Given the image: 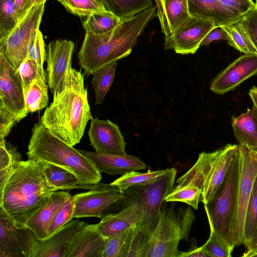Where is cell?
Returning a JSON list of instances; mask_svg holds the SVG:
<instances>
[{"label": "cell", "instance_id": "1", "mask_svg": "<svg viewBox=\"0 0 257 257\" xmlns=\"http://www.w3.org/2000/svg\"><path fill=\"white\" fill-rule=\"evenodd\" d=\"M157 14L152 6L120 23L114 29L101 34L85 32L77 57L85 73L92 75L101 67L127 57L138 43L148 24Z\"/></svg>", "mask_w": 257, "mask_h": 257}, {"label": "cell", "instance_id": "2", "mask_svg": "<svg viewBox=\"0 0 257 257\" xmlns=\"http://www.w3.org/2000/svg\"><path fill=\"white\" fill-rule=\"evenodd\" d=\"M44 164L29 159L20 161L0 195V210L18 227H26L50 194L57 191L46 180Z\"/></svg>", "mask_w": 257, "mask_h": 257}, {"label": "cell", "instance_id": "3", "mask_svg": "<svg viewBox=\"0 0 257 257\" xmlns=\"http://www.w3.org/2000/svg\"><path fill=\"white\" fill-rule=\"evenodd\" d=\"M92 118L84 74L72 67L66 87L53 96L40 119L54 136L73 147L80 142L88 121Z\"/></svg>", "mask_w": 257, "mask_h": 257}, {"label": "cell", "instance_id": "4", "mask_svg": "<svg viewBox=\"0 0 257 257\" xmlns=\"http://www.w3.org/2000/svg\"><path fill=\"white\" fill-rule=\"evenodd\" d=\"M28 159L53 164L73 173L81 183H99L101 173L76 149L54 136L40 119L34 124L27 153Z\"/></svg>", "mask_w": 257, "mask_h": 257}, {"label": "cell", "instance_id": "5", "mask_svg": "<svg viewBox=\"0 0 257 257\" xmlns=\"http://www.w3.org/2000/svg\"><path fill=\"white\" fill-rule=\"evenodd\" d=\"M238 145L227 144L212 152H202L196 162L177 179L175 187L193 185L201 190L200 201L209 202L223 182Z\"/></svg>", "mask_w": 257, "mask_h": 257}, {"label": "cell", "instance_id": "6", "mask_svg": "<svg viewBox=\"0 0 257 257\" xmlns=\"http://www.w3.org/2000/svg\"><path fill=\"white\" fill-rule=\"evenodd\" d=\"M195 215L190 207L174 205L162 209L149 241L147 257H179L181 239L188 240Z\"/></svg>", "mask_w": 257, "mask_h": 257}, {"label": "cell", "instance_id": "7", "mask_svg": "<svg viewBox=\"0 0 257 257\" xmlns=\"http://www.w3.org/2000/svg\"><path fill=\"white\" fill-rule=\"evenodd\" d=\"M240 171V157L238 147L223 182L211 200L204 204L208 222L232 248L230 235L235 216Z\"/></svg>", "mask_w": 257, "mask_h": 257}, {"label": "cell", "instance_id": "8", "mask_svg": "<svg viewBox=\"0 0 257 257\" xmlns=\"http://www.w3.org/2000/svg\"><path fill=\"white\" fill-rule=\"evenodd\" d=\"M46 1L31 7L8 35L0 40V52L16 69L27 59L30 44L39 30Z\"/></svg>", "mask_w": 257, "mask_h": 257}, {"label": "cell", "instance_id": "9", "mask_svg": "<svg viewBox=\"0 0 257 257\" xmlns=\"http://www.w3.org/2000/svg\"><path fill=\"white\" fill-rule=\"evenodd\" d=\"M240 171L238 181L235 216L230 241L233 248L242 244L246 210L257 176V148L238 145Z\"/></svg>", "mask_w": 257, "mask_h": 257}, {"label": "cell", "instance_id": "10", "mask_svg": "<svg viewBox=\"0 0 257 257\" xmlns=\"http://www.w3.org/2000/svg\"><path fill=\"white\" fill-rule=\"evenodd\" d=\"M176 174V169L170 168L153 183L131 186L122 191L129 204L137 203L143 208L146 219L144 222L152 232L158 222L165 198L174 187Z\"/></svg>", "mask_w": 257, "mask_h": 257}, {"label": "cell", "instance_id": "11", "mask_svg": "<svg viewBox=\"0 0 257 257\" xmlns=\"http://www.w3.org/2000/svg\"><path fill=\"white\" fill-rule=\"evenodd\" d=\"M74 43L66 39L50 42L46 48L48 86L53 96L62 92L67 85L72 68Z\"/></svg>", "mask_w": 257, "mask_h": 257}, {"label": "cell", "instance_id": "12", "mask_svg": "<svg viewBox=\"0 0 257 257\" xmlns=\"http://www.w3.org/2000/svg\"><path fill=\"white\" fill-rule=\"evenodd\" d=\"M0 106L11 112L19 122L28 112L25 88L18 69L14 68L0 52Z\"/></svg>", "mask_w": 257, "mask_h": 257}, {"label": "cell", "instance_id": "13", "mask_svg": "<svg viewBox=\"0 0 257 257\" xmlns=\"http://www.w3.org/2000/svg\"><path fill=\"white\" fill-rule=\"evenodd\" d=\"M73 218L95 217L102 218L103 212L115 202L124 199L123 191L110 184L100 183L97 188L73 196Z\"/></svg>", "mask_w": 257, "mask_h": 257}, {"label": "cell", "instance_id": "14", "mask_svg": "<svg viewBox=\"0 0 257 257\" xmlns=\"http://www.w3.org/2000/svg\"><path fill=\"white\" fill-rule=\"evenodd\" d=\"M214 27L213 22L192 16L173 34L165 37L164 49H173L181 55L194 54Z\"/></svg>", "mask_w": 257, "mask_h": 257}, {"label": "cell", "instance_id": "15", "mask_svg": "<svg viewBox=\"0 0 257 257\" xmlns=\"http://www.w3.org/2000/svg\"><path fill=\"white\" fill-rule=\"evenodd\" d=\"M257 74V54H245L218 74L210 84V90L222 95L233 90Z\"/></svg>", "mask_w": 257, "mask_h": 257}, {"label": "cell", "instance_id": "16", "mask_svg": "<svg viewBox=\"0 0 257 257\" xmlns=\"http://www.w3.org/2000/svg\"><path fill=\"white\" fill-rule=\"evenodd\" d=\"M88 135L90 145L95 152L110 155L126 154V143L118 126L108 119L91 120Z\"/></svg>", "mask_w": 257, "mask_h": 257}, {"label": "cell", "instance_id": "17", "mask_svg": "<svg viewBox=\"0 0 257 257\" xmlns=\"http://www.w3.org/2000/svg\"><path fill=\"white\" fill-rule=\"evenodd\" d=\"M32 231L18 227L0 210V257H29Z\"/></svg>", "mask_w": 257, "mask_h": 257}, {"label": "cell", "instance_id": "18", "mask_svg": "<svg viewBox=\"0 0 257 257\" xmlns=\"http://www.w3.org/2000/svg\"><path fill=\"white\" fill-rule=\"evenodd\" d=\"M86 224L74 220L45 239L40 240L35 236L30 257H63L68 244Z\"/></svg>", "mask_w": 257, "mask_h": 257}, {"label": "cell", "instance_id": "19", "mask_svg": "<svg viewBox=\"0 0 257 257\" xmlns=\"http://www.w3.org/2000/svg\"><path fill=\"white\" fill-rule=\"evenodd\" d=\"M83 156L90 159L97 170L111 175H124L133 171L145 170L147 164L140 158L133 155H110L78 150Z\"/></svg>", "mask_w": 257, "mask_h": 257}, {"label": "cell", "instance_id": "20", "mask_svg": "<svg viewBox=\"0 0 257 257\" xmlns=\"http://www.w3.org/2000/svg\"><path fill=\"white\" fill-rule=\"evenodd\" d=\"M105 238L97 224H86L71 240L63 257H101Z\"/></svg>", "mask_w": 257, "mask_h": 257}, {"label": "cell", "instance_id": "21", "mask_svg": "<svg viewBox=\"0 0 257 257\" xmlns=\"http://www.w3.org/2000/svg\"><path fill=\"white\" fill-rule=\"evenodd\" d=\"M145 214L141 206L137 203H132L118 213L103 217L97 224V227L103 236L107 238L145 222Z\"/></svg>", "mask_w": 257, "mask_h": 257}, {"label": "cell", "instance_id": "22", "mask_svg": "<svg viewBox=\"0 0 257 257\" xmlns=\"http://www.w3.org/2000/svg\"><path fill=\"white\" fill-rule=\"evenodd\" d=\"M70 196L68 192L63 191L52 193L45 204L28 221L26 227L33 232L38 239L47 238L48 228L53 217Z\"/></svg>", "mask_w": 257, "mask_h": 257}, {"label": "cell", "instance_id": "23", "mask_svg": "<svg viewBox=\"0 0 257 257\" xmlns=\"http://www.w3.org/2000/svg\"><path fill=\"white\" fill-rule=\"evenodd\" d=\"M161 30L165 37L173 34L192 16L188 7V0H161L156 5Z\"/></svg>", "mask_w": 257, "mask_h": 257}, {"label": "cell", "instance_id": "24", "mask_svg": "<svg viewBox=\"0 0 257 257\" xmlns=\"http://www.w3.org/2000/svg\"><path fill=\"white\" fill-rule=\"evenodd\" d=\"M188 7L192 16L211 21L215 27L242 17L224 7L218 0H188Z\"/></svg>", "mask_w": 257, "mask_h": 257}, {"label": "cell", "instance_id": "25", "mask_svg": "<svg viewBox=\"0 0 257 257\" xmlns=\"http://www.w3.org/2000/svg\"><path fill=\"white\" fill-rule=\"evenodd\" d=\"M44 173L48 183L57 191L74 189L92 190L98 188L100 185L99 183L83 184L69 171L49 163H45Z\"/></svg>", "mask_w": 257, "mask_h": 257}, {"label": "cell", "instance_id": "26", "mask_svg": "<svg viewBox=\"0 0 257 257\" xmlns=\"http://www.w3.org/2000/svg\"><path fill=\"white\" fill-rule=\"evenodd\" d=\"M233 134L239 144L257 148V107L251 109L237 117L232 116Z\"/></svg>", "mask_w": 257, "mask_h": 257}, {"label": "cell", "instance_id": "27", "mask_svg": "<svg viewBox=\"0 0 257 257\" xmlns=\"http://www.w3.org/2000/svg\"><path fill=\"white\" fill-rule=\"evenodd\" d=\"M136 225L105 238V246L101 257H128L133 245Z\"/></svg>", "mask_w": 257, "mask_h": 257}, {"label": "cell", "instance_id": "28", "mask_svg": "<svg viewBox=\"0 0 257 257\" xmlns=\"http://www.w3.org/2000/svg\"><path fill=\"white\" fill-rule=\"evenodd\" d=\"M117 60L99 68L92 73L91 84L95 95V105L101 104L114 80Z\"/></svg>", "mask_w": 257, "mask_h": 257}, {"label": "cell", "instance_id": "29", "mask_svg": "<svg viewBox=\"0 0 257 257\" xmlns=\"http://www.w3.org/2000/svg\"><path fill=\"white\" fill-rule=\"evenodd\" d=\"M26 106L28 113L42 110L49 102L46 81L38 77L25 90Z\"/></svg>", "mask_w": 257, "mask_h": 257}, {"label": "cell", "instance_id": "30", "mask_svg": "<svg viewBox=\"0 0 257 257\" xmlns=\"http://www.w3.org/2000/svg\"><path fill=\"white\" fill-rule=\"evenodd\" d=\"M107 11L124 20L153 6L152 0H101Z\"/></svg>", "mask_w": 257, "mask_h": 257}, {"label": "cell", "instance_id": "31", "mask_svg": "<svg viewBox=\"0 0 257 257\" xmlns=\"http://www.w3.org/2000/svg\"><path fill=\"white\" fill-rule=\"evenodd\" d=\"M121 21L117 16L106 10L91 14L86 17L82 25L85 32L97 35L112 30Z\"/></svg>", "mask_w": 257, "mask_h": 257}, {"label": "cell", "instance_id": "32", "mask_svg": "<svg viewBox=\"0 0 257 257\" xmlns=\"http://www.w3.org/2000/svg\"><path fill=\"white\" fill-rule=\"evenodd\" d=\"M240 20L234 21L221 26L229 37L227 43L244 54H257V50L242 27Z\"/></svg>", "mask_w": 257, "mask_h": 257}, {"label": "cell", "instance_id": "33", "mask_svg": "<svg viewBox=\"0 0 257 257\" xmlns=\"http://www.w3.org/2000/svg\"><path fill=\"white\" fill-rule=\"evenodd\" d=\"M169 169L149 171L146 173L133 171L122 175L110 184L122 191L131 186L145 185L153 183Z\"/></svg>", "mask_w": 257, "mask_h": 257}, {"label": "cell", "instance_id": "34", "mask_svg": "<svg viewBox=\"0 0 257 257\" xmlns=\"http://www.w3.org/2000/svg\"><path fill=\"white\" fill-rule=\"evenodd\" d=\"M70 13L79 17L107 10L101 0H58Z\"/></svg>", "mask_w": 257, "mask_h": 257}, {"label": "cell", "instance_id": "35", "mask_svg": "<svg viewBox=\"0 0 257 257\" xmlns=\"http://www.w3.org/2000/svg\"><path fill=\"white\" fill-rule=\"evenodd\" d=\"M201 190L193 185L173 187L165 197L166 202H181L197 209L200 201Z\"/></svg>", "mask_w": 257, "mask_h": 257}, {"label": "cell", "instance_id": "36", "mask_svg": "<svg viewBox=\"0 0 257 257\" xmlns=\"http://www.w3.org/2000/svg\"><path fill=\"white\" fill-rule=\"evenodd\" d=\"M210 234L202 249L209 257H231L233 248L230 246L218 234L210 223Z\"/></svg>", "mask_w": 257, "mask_h": 257}, {"label": "cell", "instance_id": "37", "mask_svg": "<svg viewBox=\"0 0 257 257\" xmlns=\"http://www.w3.org/2000/svg\"><path fill=\"white\" fill-rule=\"evenodd\" d=\"M17 23L15 0H0V40L5 38Z\"/></svg>", "mask_w": 257, "mask_h": 257}, {"label": "cell", "instance_id": "38", "mask_svg": "<svg viewBox=\"0 0 257 257\" xmlns=\"http://www.w3.org/2000/svg\"><path fill=\"white\" fill-rule=\"evenodd\" d=\"M257 230V176L247 204L244 219L243 243Z\"/></svg>", "mask_w": 257, "mask_h": 257}, {"label": "cell", "instance_id": "39", "mask_svg": "<svg viewBox=\"0 0 257 257\" xmlns=\"http://www.w3.org/2000/svg\"><path fill=\"white\" fill-rule=\"evenodd\" d=\"M74 209L73 197L71 195L56 213L48 228L47 237L71 221Z\"/></svg>", "mask_w": 257, "mask_h": 257}, {"label": "cell", "instance_id": "40", "mask_svg": "<svg viewBox=\"0 0 257 257\" xmlns=\"http://www.w3.org/2000/svg\"><path fill=\"white\" fill-rule=\"evenodd\" d=\"M28 58L36 61L40 73L44 77L46 78V73L43 69V65L46 61V49L43 36L40 30L38 31L30 44Z\"/></svg>", "mask_w": 257, "mask_h": 257}, {"label": "cell", "instance_id": "41", "mask_svg": "<svg viewBox=\"0 0 257 257\" xmlns=\"http://www.w3.org/2000/svg\"><path fill=\"white\" fill-rule=\"evenodd\" d=\"M240 24L257 50V5L245 15L240 20Z\"/></svg>", "mask_w": 257, "mask_h": 257}, {"label": "cell", "instance_id": "42", "mask_svg": "<svg viewBox=\"0 0 257 257\" xmlns=\"http://www.w3.org/2000/svg\"><path fill=\"white\" fill-rule=\"evenodd\" d=\"M21 76L25 90L30 83L36 78L40 77L46 81V78L44 77L40 73L36 61L32 59H26L18 68Z\"/></svg>", "mask_w": 257, "mask_h": 257}, {"label": "cell", "instance_id": "43", "mask_svg": "<svg viewBox=\"0 0 257 257\" xmlns=\"http://www.w3.org/2000/svg\"><path fill=\"white\" fill-rule=\"evenodd\" d=\"M21 154L17 149L0 138V170L21 161Z\"/></svg>", "mask_w": 257, "mask_h": 257}, {"label": "cell", "instance_id": "44", "mask_svg": "<svg viewBox=\"0 0 257 257\" xmlns=\"http://www.w3.org/2000/svg\"><path fill=\"white\" fill-rule=\"evenodd\" d=\"M224 7L242 17L255 5L252 0H218Z\"/></svg>", "mask_w": 257, "mask_h": 257}, {"label": "cell", "instance_id": "45", "mask_svg": "<svg viewBox=\"0 0 257 257\" xmlns=\"http://www.w3.org/2000/svg\"><path fill=\"white\" fill-rule=\"evenodd\" d=\"M17 122V118L11 112L0 106V138L6 137Z\"/></svg>", "mask_w": 257, "mask_h": 257}, {"label": "cell", "instance_id": "46", "mask_svg": "<svg viewBox=\"0 0 257 257\" xmlns=\"http://www.w3.org/2000/svg\"><path fill=\"white\" fill-rule=\"evenodd\" d=\"M221 40L228 42V34L221 27H214L204 37L200 46H209L212 42Z\"/></svg>", "mask_w": 257, "mask_h": 257}, {"label": "cell", "instance_id": "47", "mask_svg": "<svg viewBox=\"0 0 257 257\" xmlns=\"http://www.w3.org/2000/svg\"><path fill=\"white\" fill-rule=\"evenodd\" d=\"M247 248L242 256L251 257L257 253V230L247 240L242 243Z\"/></svg>", "mask_w": 257, "mask_h": 257}, {"label": "cell", "instance_id": "48", "mask_svg": "<svg viewBox=\"0 0 257 257\" xmlns=\"http://www.w3.org/2000/svg\"><path fill=\"white\" fill-rule=\"evenodd\" d=\"M18 22L20 21L30 9L31 0H15Z\"/></svg>", "mask_w": 257, "mask_h": 257}, {"label": "cell", "instance_id": "49", "mask_svg": "<svg viewBox=\"0 0 257 257\" xmlns=\"http://www.w3.org/2000/svg\"><path fill=\"white\" fill-rule=\"evenodd\" d=\"M19 163L0 170V195L2 194L7 183Z\"/></svg>", "mask_w": 257, "mask_h": 257}, {"label": "cell", "instance_id": "50", "mask_svg": "<svg viewBox=\"0 0 257 257\" xmlns=\"http://www.w3.org/2000/svg\"><path fill=\"white\" fill-rule=\"evenodd\" d=\"M192 249L186 252L181 251L179 257H209L201 247H197L196 244H193Z\"/></svg>", "mask_w": 257, "mask_h": 257}, {"label": "cell", "instance_id": "51", "mask_svg": "<svg viewBox=\"0 0 257 257\" xmlns=\"http://www.w3.org/2000/svg\"><path fill=\"white\" fill-rule=\"evenodd\" d=\"M249 95L253 102V105L257 107V87L253 86L249 91Z\"/></svg>", "mask_w": 257, "mask_h": 257}, {"label": "cell", "instance_id": "52", "mask_svg": "<svg viewBox=\"0 0 257 257\" xmlns=\"http://www.w3.org/2000/svg\"><path fill=\"white\" fill-rule=\"evenodd\" d=\"M44 0H31L30 8L40 3Z\"/></svg>", "mask_w": 257, "mask_h": 257}, {"label": "cell", "instance_id": "53", "mask_svg": "<svg viewBox=\"0 0 257 257\" xmlns=\"http://www.w3.org/2000/svg\"><path fill=\"white\" fill-rule=\"evenodd\" d=\"M155 3H156V5L159 4L160 3V2L161 1V0H154Z\"/></svg>", "mask_w": 257, "mask_h": 257}, {"label": "cell", "instance_id": "54", "mask_svg": "<svg viewBox=\"0 0 257 257\" xmlns=\"http://www.w3.org/2000/svg\"><path fill=\"white\" fill-rule=\"evenodd\" d=\"M255 2H255V4H256V5H257V0H255Z\"/></svg>", "mask_w": 257, "mask_h": 257}, {"label": "cell", "instance_id": "55", "mask_svg": "<svg viewBox=\"0 0 257 257\" xmlns=\"http://www.w3.org/2000/svg\"></svg>", "mask_w": 257, "mask_h": 257}]
</instances>
